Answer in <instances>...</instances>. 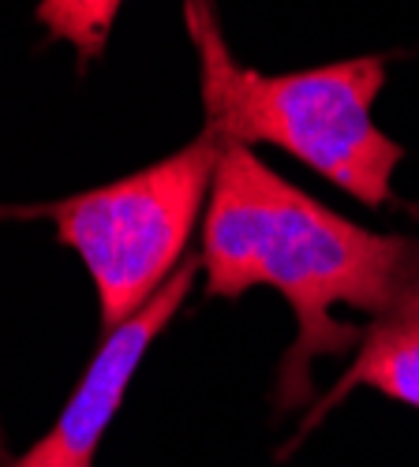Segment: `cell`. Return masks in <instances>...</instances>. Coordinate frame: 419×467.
I'll list each match as a JSON object with an SVG mask.
<instances>
[{"mask_svg": "<svg viewBox=\"0 0 419 467\" xmlns=\"http://www.w3.org/2000/svg\"><path fill=\"white\" fill-rule=\"evenodd\" d=\"M356 385L378 389V393H386L390 400H401L419 411V274L382 315L371 318V326L363 329V340L356 348L352 367L337 381L333 393L319 404V411L308 419L303 434H308L326 411H333L345 400Z\"/></svg>", "mask_w": 419, "mask_h": 467, "instance_id": "obj_5", "label": "cell"}, {"mask_svg": "<svg viewBox=\"0 0 419 467\" xmlns=\"http://www.w3.org/2000/svg\"><path fill=\"white\" fill-rule=\"evenodd\" d=\"M221 150V135L206 124L169 158L49 210L57 236L94 281L105 333L131 322L180 269L187 236L206 217Z\"/></svg>", "mask_w": 419, "mask_h": 467, "instance_id": "obj_3", "label": "cell"}, {"mask_svg": "<svg viewBox=\"0 0 419 467\" xmlns=\"http://www.w3.org/2000/svg\"><path fill=\"white\" fill-rule=\"evenodd\" d=\"M0 467H5V449H0Z\"/></svg>", "mask_w": 419, "mask_h": 467, "instance_id": "obj_7", "label": "cell"}, {"mask_svg": "<svg viewBox=\"0 0 419 467\" xmlns=\"http://www.w3.org/2000/svg\"><path fill=\"white\" fill-rule=\"evenodd\" d=\"M187 23L203 64L206 124L221 142L278 146L367 206L393 202V172L404 158L374 124L386 64L356 57L288 75H262L233 60L206 0H187Z\"/></svg>", "mask_w": 419, "mask_h": 467, "instance_id": "obj_2", "label": "cell"}, {"mask_svg": "<svg viewBox=\"0 0 419 467\" xmlns=\"http://www.w3.org/2000/svg\"><path fill=\"white\" fill-rule=\"evenodd\" d=\"M206 292L240 299L266 285L288 299L296 340L278 370V408L311 397V367L360 348L363 329L333 318V306L382 310L415 281L419 240L386 236L315 202L266 169L247 146L225 142L203 217Z\"/></svg>", "mask_w": 419, "mask_h": 467, "instance_id": "obj_1", "label": "cell"}, {"mask_svg": "<svg viewBox=\"0 0 419 467\" xmlns=\"http://www.w3.org/2000/svg\"><path fill=\"white\" fill-rule=\"evenodd\" d=\"M120 5L124 0H42L37 5V19L46 23L49 37L75 46L79 60L87 64L101 57Z\"/></svg>", "mask_w": 419, "mask_h": 467, "instance_id": "obj_6", "label": "cell"}, {"mask_svg": "<svg viewBox=\"0 0 419 467\" xmlns=\"http://www.w3.org/2000/svg\"><path fill=\"white\" fill-rule=\"evenodd\" d=\"M199 269H203V258H183L176 274L162 285V292L131 322L105 333V344L83 370L71 400L53 422V431L8 467H94L98 445L105 441L109 422L117 419L139 363L146 359L158 333L176 318V310L183 306L187 292H192Z\"/></svg>", "mask_w": 419, "mask_h": 467, "instance_id": "obj_4", "label": "cell"}]
</instances>
